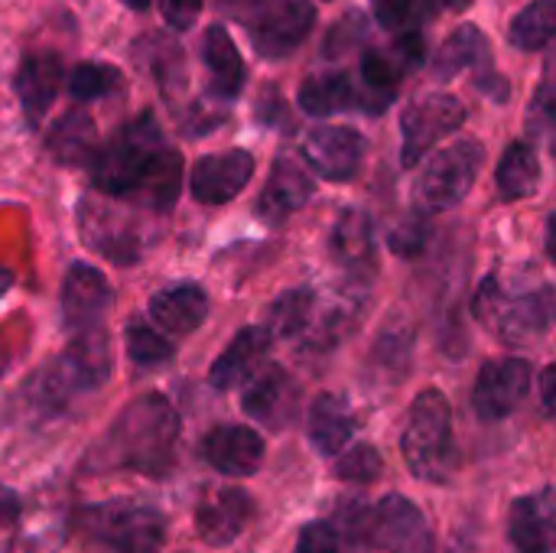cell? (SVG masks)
<instances>
[{
    "label": "cell",
    "instance_id": "cell-40",
    "mask_svg": "<svg viewBox=\"0 0 556 553\" xmlns=\"http://www.w3.org/2000/svg\"><path fill=\"white\" fill-rule=\"evenodd\" d=\"M427 238H430V231H427L424 218H407L388 235V248L401 257H417L427 248Z\"/></svg>",
    "mask_w": 556,
    "mask_h": 553
},
{
    "label": "cell",
    "instance_id": "cell-7",
    "mask_svg": "<svg viewBox=\"0 0 556 553\" xmlns=\"http://www.w3.org/2000/svg\"><path fill=\"white\" fill-rule=\"evenodd\" d=\"M111 349L104 329H85L75 332V339L65 345V352L55 359V365L39 378V401H49L59 407L65 398L91 394L111 378Z\"/></svg>",
    "mask_w": 556,
    "mask_h": 553
},
{
    "label": "cell",
    "instance_id": "cell-21",
    "mask_svg": "<svg viewBox=\"0 0 556 553\" xmlns=\"http://www.w3.org/2000/svg\"><path fill=\"white\" fill-rule=\"evenodd\" d=\"M13 88H16V98L23 104V114L26 121L36 127L46 111L52 108L59 88H62V55L52 52V49H36V52H26L16 75H13Z\"/></svg>",
    "mask_w": 556,
    "mask_h": 553
},
{
    "label": "cell",
    "instance_id": "cell-33",
    "mask_svg": "<svg viewBox=\"0 0 556 553\" xmlns=\"http://www.w3.org/2000/svg\"><path fill=\"white\" fill-rule=\"evenodd\" d=\"M316 319V293L309 287H290L270 303V336L296 339Z\"/></svg>",
    "mask_w": 556,
    "mask_h": 553
},
{
    "label": "cell",
    "instance_id": "cell-46",
    "mask_svg": "<svg viewBox=\"0 0 556 553\" xmlns=\"http://www.w3.org/2000/svg\"><path fill=\"white\" fill-rule=\"evenodd\" d=\"M424 3H427V10H433V13H440V10H453V13H456V10H466L472 0H424Z\"/></svg>",
    "mask_w": 556,
    "mask_h": 553
},
{
    "label": "cell",
    "instance_id": "cell-48",
    "mask_svg": "<svg viewBox=\"0 0 556 553\" xmlns=\"http://www.w3.org/2000/svg\"><path fill=\"white\" fill-rule=\"evenodd\" d=\"M124 7H130V10H137V13H143V10L150 7V0H124Z\"/></svg>",
    "mask_w": 556,
    "mask_h": 553
},
{
    "label": "cell",
    "instance_id": "cell-12",
    "mask_svg": "<svg viewBox=\"0 0 556 553\" xmlns=\"http://www.w3.org/2000/svg\"><path fill=\"white\" fill-rule=\"evenodd\" d=\"M300 108L309 117H332L345 111H365V114H384L394 101L371 95L365 85H358L349 72H319L309 75L296 95Z\"/></svg>",
    "mask_w": 556,
    "mask_h": 553
},
{
    "label": "cell",
    "instance_id": "cell-18",
    "mask_svg": "<svg viewBox=\"0 0 556 553\" xmlns=\"http://www.w3.org/2000/svg\"><path fill=\"white\" fill-rule=\"evenodd\" d=\"M205 463L231 479H248L264 463V440L244 424H222L202 443Z\"/></svg>",
    "mask_w": 556,
    "mask_h": 553
},
{
    "label": "cell",
    "instance_id": "cell-22",
    "mask_svg": "<svg viewBox=\"0 0 556 553\" xmlns=\"http://www.w3.org/2000/svg\"><path fill=\"white\" fill-rule=\"evenodd\" d=\"M78 225H81V241L91 244L98 254L117 261V264H134L143 254L140 231L130 225V218L114 215L111 209H104L98 202H85L81 205Z\"/></svg>",
    "mask_w": 556,
    "mask_h": 553
},
{
    "label": "cell",
    "instance_id": "cell-24",
    "mask_svg": "<svg viewBox=\"0 0 556 553\" xmlns=\"http://www.w3.org/2000/svg\"><path fill=\"white\" fill-rule=\"evenodd\" d=\"M150 319L163 336H189L208 319V293L199 284H173L150 297Z\"/></svg>",
    "mask_w": 556,
    "mask_h": 553
},
{
    "label": "cell",
    "instance_id": "cell-32",
    "mask_svg": "<svg viewBox=\"0 0 556 553\" xmlns=\"http://www.w3.org/2000/svg\"><path fill=\"white\" fill-rule=\"evenodd\" d=\"M179 189H182V156H179V150L166 147L156 156V163H153L147 183L140 186L137 199L153 212H169L179 199Z\"/></svg>",
    "mask_w": 556,
    "mask_h": 553
},
{
    "label": "cell",
    "instance_id": "cell-16",
    "mask_svg": "<svg viewBox=\"0 0 556 553\" xmlns=\"http://www.w3.org/2000/svg\"><path fill=\"white\" fill-rule=\"evenodd\" d=\"M251 176H254V156L248 150L208 153L192 163L189 192L202 205H225L244 192Z\"/></svg>",
    "mask_w": 556,
    "mask_h": 553
},
{
    "label": "cell",
    "instance_id": "cell-17",
    "mask_svg": "<svg viewBox=\"0 0 556 553\" xmlns=\"http://www.w3.org/2000/svg\"><path fill=\"white\" fill-rule=\"evenodd\" d=\"M296 407H300V388L290 378V372L280 365H270L261 375H254L241 398V411L267 430L290 427V420L296 417Z\"/></svg>",
    "mask_w": 556,
    "mask_h": 553
},
{
    "label": "cell",
    "instance_id": "cell-43",
    "mask_svg": "<svg viewBox=\"0 0 556 553\" xmlns=\"http://www.w3.org/2000/svg\"><path fill=\"white\" fill-rule=\"evenodd\" d=\"M554 95H551V78H544V85H541V91H538V101H534V108H531V124L534 127H541L544 134L551 130V124H554Z\"/></svg>",
    "mask_w": 556,
    "mask_h": 553
},
{
    "label": "cell",
    "instance_id": "cell-38",
    "mask_svg": "<svg viewBox=\"0 0 556 553\" xmlns=\"http://www.w3.org/2000/svg\"><path fill=\"white\" fill-rule=\"evenodd\" d=\"M371 10L388 33L404 36L420 29V0H371Z\"/></svg>",
    "mask_w": 556,
    "mask_h": 553
},
{
    "label": "cell",
    "instance_id": "cell-31",
    "mask_svg": "<svg viewBox=\"0 0 556 553\" xmlns=\"http://www.w3.org/2000/svg\"><path fill=\"white\" fill-rule=\"evenodd\" d=\"M49 153L55 156V163H65V166H78V163H91L98 143H94V121L88 111L81 108H72L49 134L46 140Z\"/></svg>",
    "mask_w": 556,
    "mask_h": 553
},
{
    "label": "cell",
    "instance_id": "cell-26",
    "mask_svg": "<svg viewBox=\"0 0 556 553\" xmlns=\"http://www.w3.org/2000/svg\"><path fill=\"white\" fill-rule=\"evenodd\" d=\"M202 62L208 68V91H212V98L235 101L241 95V88H244V59H241L231 33L222 23L205 29Z\"/></svg>",
    "mask_w": 556,
    "mask_h": 553
},
{
    "label": "cell",
    "instance_id": "cell-1",
    "mask_svg": "<svg viewBox=\"0 0 556 553\" xmlns=\"http://www.w3.org/2000/svg\"><path fill=\"white\" fill-rule=\"evenodd\" d=\"M179 414L166 394L150 391L134 398L108 427L91 453L94 469H127L150 479H163L176 466Z\"/></svg>",
    "mask_w": 556,
    "mask_h": 553
},
{
    "label": "cell",
    "instance_id": "cell-23",
    "mask_svg": "<svg viewBox=\"0 0 556 553\" xmlns=\"http://www.w3.org/2000/svg\"><path fill=\"white\" fill-rule=\"evenodd\" d=\"M313 199V179L303 169V163H296L293 156H277L261 199H257V215L267 225H283L287 218H293L306 202Z\"/></svg>",
    "mask_w": 556,
    "mask_h": 553
},
{
    "label": "cell",
    "instance_id": "cell-8",
    "mask_svg": "<svg viewBox=\"0 0 556 553\" xmlns=\"http://www.w3.org/2000/svg\"><path fill=\"white\" fill-rule=\"evenodd\" d=\"M241 23L248 26L257 55L287 59L313 33L316 7L313 0H251Z\"/></svg>",
    "mask_w": 556,
    "mask_h": 553
},
{
    "label": "cell",
    "instance_id": "cell-13",
    "mask_svg": "<svg viewBox=\"0 0 556 553\" xmlns=\"http://www.w3.org/2000/svg\"><path fill=\"white\" fill-rule=\"evenodd\" d=\"M303 160L316 176L329 183H349L365 163V137L345 124H323L306 134Z\"/></svg>",
    "mask_w": 556,
    "mask_h": 553
},
{
    "label": "cell",
    "instance_id": "cell-5",
    "mask_svg": "<svg viewBox=\"0 0 556 553\" xmlns=\"http://www.w3.org/2000/svg\"><path fill=\"white\" fill-rule=\"evenodd\" d=\"M78 531L114 553H160L166 541V518L140 502L114 499L78 512Z\"/></svg>",
    "mask_w": 556,
    "mask_h": 553
},
{
    "label": "cell",
    "instance_id": "cell-6",
    "mask_svg": "<svg viewBox=\"0 0 556 553\" xmlns=\"http://www.w3.org/2000/svg\"><path fill=\"white\" fill-rule=\"evenodd\" d=\"M482 160H485V150L479 140H456V143L443 147L440 153H433L414 183L417 215H440V212L459 205L469 196V189L476 186Z\"/></svg>",
    "mask_w": 556,
    "mask_h": 553
},
{
    "label": "cell",
    "instance_id": "cell-25",
    "mask_svg": "<svg viewBox=\"0 0 556 553\" xmlns=\"http://www.w3.org/2000/svg\"><path fill=\"white\" fill-rule=\"evenodd\" d=\"M355 411L342 394H319L306 417L309 443L319 456H339L355 437Z\"/></svg>",
    "mask_w": 556,
    "mask_h": 553
},
{
    "label": "cell",
    "instance_id": "cell-29",
    "mask_svg": "<svg viewBox=\"0 0 556 553\" xmlns=\"http://www.w3.org/2000/svg\"><path fill=\"white\" fill-rule=\"evenodd\" d=\"M466 68H476V75L492 72V42L472 23L456 26L446 36V42L440 46L437 59H433V75L437 78H453V75H459Z\"/></svg>",
    "mask_w": 556,
    "mask_h": 553
},
{
    "label": "cell",
    "instance_id": "cell-28",
    "mask_svg": "<svg viewBox=\"0 0 556 553\" xmlns=\"http://www.w3.org/2000/svg\"><path fill=\"white\" fill-rule=\"evenodd\" d=\"M329 251L336 257L339 267H345L349 274H362L368 277L375 267V228L368 212L362 209H345L332 228L329 238Z\"/></svg>",
    "mask_w": 556,
    "mask_h": 553
},
{
    "label": "cell",
    "instance_id": "cell-44",
    "mask_svg": "<svg viewBox=\"0 0 556 553\" xmlns=\"http://www.w3.org/2000/svg\"><path fill=\"white\" fill-rule=\"evenodd\" d=\"M20 495L13 492V489H7V486H0V528H7V525H13L16 518H20Z\"/></svg>",
    "mask_w": 556,
    "mask_h": 553
},
{
    "label": "cell",
    "instance_id": "cell-45",
    "mask_svg": "<svg viewBox=\"0 0 556 553\" xmlns=\"http://www.w3.org/2000/svg\"><path fill=\"white\" fill-rule=\"evenodd\" d=\"M554 381H556V365H547L541 372V401H544V411L554 414Z\"/></svg>",
    "mask_w": 556,
    "mask_h": 553
},
{
    "label": "cell",
    "instance_id": "cell-27",
    "mask_svg": "<svg viewBox=\"0 0 556 553\" xmlns=\"http://www.w3.org/2000/svg\"><path fill=\"white\" fill-rule=\"evenodd\" d=\"M508 538L521 553L554 551V499L551 492L521 495L508 515Z\"/></svg>",
    "mask_w": 556,
    "mask_h": 553
},
{
    "label": "cell",
    "instance_id": "cell-15",
    "mask_svg": "<svg viewBox=\"0 0 556 553\" xmlns=\"http://www.w3.org/2000/svg\"><path fill=\"white\" fill-rule=\"evenodd\" d=\"M427 62V42L420 36V29L397 36L388 49H365L362 52V85L378 95L394 101L397 98V85Z\"/></svg>",
    "mask_w": 556,
    "mask_h": 553
},
{
    "label": "cell",
    "instance_id": "cell-36",
    "mask_svg": "<svg viewBox=\"0 0 556 553\" xmlns=\"http://www.w3.org/2000/svg\"><path fill=\"white\" fill-rule=\"evenodd\" d=\"M121 85V72L104 62H81L68 75V95L75 101H98Z\"/></svg>",
    "mask_w": 556,
    "mask_h": 553
},
{
    "label": "cell",
    "instance_id": "cell-4",
    "mask_svg": "<svg viewBox=\"0 0 556 553\" xmlns=\"http://www.w3.org/2000/svg\"><path fill=\"white\" fill-rule=\"evenodd\" d=\"M472 310L485 329H492L508 345H528L547 336L554 323V290L541 284L538 290L508 293L498 277H489L472 300Z\"/></svg>",
    "mask_w": 556,
    "mask_h": 553
},
{
    "label": "cell",
    "instance_id": "cell-2",
    "mask_svg": "<svg viewBox=\"0 0 556 553\" xmlns=\"http://www.w3.org/2000/svg\"><path fill=\"white\" fill-rule=\"evenodd\" d=\"M166 150L163 130L153 111H143L130 124H124L104 147L91 156V186L114 199H137L140 186L147 183L156 156Z\"/></svg>",
    "mask_w": 556,
    "mask_h": 553
},
{
    "label": "cell",
    "instance_id": "cell-47",
    "mask_svg": "<svg viewBox=\"0 0 556 553\" xmlns=\"http://www.w3.org/2000/svg\"><path fill=\"white\" fill-rule=\"evenodd\" d=\"M10 284H13V274H10L7 267H0V297L10 290Z\"/></svg>",
    "mask_w": 556,
    "mask_h": 553
},
{
    "label": "cell",
    "instance_id": "cell-3",
    "mask_svg": "<svg viewBox=\"0 0 556 553\" xmlns=\"http://www.w3.org/2000/svg\"><path fill=\"white\" fill-rule=\"evenodd\" d=\"M401 450L410 473L424 482H450L456 473V433L453 411L440 388H427L417 394L407 414V427L401 433Z\"/></svg>",
    "mask_w": 556,
    "mask_h": 553
},
{
    "label": "cell",
    "instance_id": "cell-39",
    "mask_svg": "<svg viewBox=\"0 0 556 553\" xmlns=\"http://www.w3.org/2000/svg\"><path fill=\"white\" fill-rule=\"evenodd\" d=\"M365 39H368V20L362 13H345L326 36V55H345Z\"/></svg>",
    "mask_w": 556,
    "mask_h": 553
},
{
    "label": "cell",
    "instance_id": "cell-42",
    "mask_svg": "<svg viewBox=\"0 0 556 553\" xmlns=\"http://www.w3.org/2000/svg\"><path fill=\"white\" fill-rule=\"evenodd\" d=\"M160 10L176 33H186L195 26V20L202 13V0H160Z\"/></svg>",
    "mask_w": 556,
    "mask_h": 553
},
{
    "label": "cell",
    "instance_id": "cell-9",
    "mask_svg": "<svg viewBox=\"0 0 556 553\" xmlns=\"http://www.w3.org/2000/svg\"><path fill=\"white\" fill-rule=\"evenodd\" d=\"M466 124V104L456 95L433 91L414 98L401 114V163L417 166L443 137Z\"/></svg>",
    "mask_w": 556,
    "mask_h": 553
},
{
    "label": "cell",
    "instance_id": "cell-30",
    "mask_svg": "<svg viewBox=\"0 0 556 553\" xmlns=\"http://www.w3.org/2000/svg\"><path fill=\"white\" fill-rule=\"evenodd\" d=\"M541 186V156L528 140H515L498 160V192L505 202H521Z\"/></svg>",
    "mask_w": 556,
    "mask_h": 553
},
{
    "label": "cell",
    "instance_id": "cell-10",
    "mask_svg": "<svg viewBox=\"0 0 556 553\" xmlns=\"http://www.w3.org/2000/svg\"><path fill=\"white\" fill-rule=\"evenodd\" d=\"M534 385V372L525 359H498L489 362L472 388V411L479 414V420L498 424L505 417H511L531 394Z\"/></svg>",
    "mask_w": 556,
    "mask_h": 553
},
{
    "label": "cell",
    "instance_id": "cell-37",
    "mask_svg": "<svg viewBox=\"0 0 556 553\" xmlns=\"http://www.w3.org/2000/svg\"><path fill=\"white\" fill-rule=\"evenodd\" d=\"M384 469V460L381 453L371 447V443H355V447H345L339 453V463H336V476L342 482H355V486H368L381 476Z\"/></svg>",
    "mask_w": 556,
    "mask_h": 553
},
{
    "label": "cell",
    "instance_id": "cell-19",
    "mask_svg": "<svg viewBox=\"0 0 556 553\" xmlns=\"http://www.w3.org/2000/svg\"><path fill=\"white\" fill-rule=\"evenodd\" d=\"M254 502L244 489L208 492L195 508V531L208 548H228L251 525Z\"/></svg>",
    "mask_w": 556,
    "mask_h": 553
},
{
    "label": "cell",
    "instance_id": "cell-20",
    "mask_svg": "<svg viewBox=\"0 0 556 553\" xmlns=\"http://www.w3.org/2000/svg\"><path fill=\"white\" fill-rule=\"evenodd\" d=\"M270 345H274V336L267 326H244L228 342V349L212 362L208 385L218 391H235V388L248 385L261 372V365L267 362Z\"/></svg>",
    "mask_w": 556,
    "mask_h": 553
},
{
    "label": "cell",
    "instance_id": "cell-14",
    "mask_svg": "<svg viewBox=\"0 0 556 553\" xmlns=\"http://www.w3.org/2000/svg\"><path fill=\"white\" fill-rule=\"evenodd\" d=\"M111 303H114V290H111L108 277L98 267L78 261V264H72L65 271L59 310H62V323H65L68 332L98 329V323H101V316L108 313Z\"/></svg>",
    "mask_w": 556,
    "mask_h": 553
},
{
    "label": "cell",
    "instance_id": "cell-34",
    "mask_svg": "<svg viewBox=\"0 0 556 553\" xmlns=\"http://www.w3.org/2000/svg\"><path fill=\"white\" fill-rule=\"evenodd\" d=\"M556 29V0H531L508 29V39L521 52H538L551 46Z\"/></svg>",
    "mask_w": 556,
    "mask_h": 553
},
{
    "label": "cell",
    "instance_id": "cell-35",
    "mask_svg": "<svg viewBox=\"0 0 556 553\" xmlns=\"http://www.w3.org/2000/svg\"><path fill=\"white\" fill-rule=\"evenodd\" d=\"M127 355L137 368H156V365H166L176 355V349L160 329H150L147 323L134 319L127 326Z\"/></svg>",
    "mask_w": 556,
    "mask_h": 553
},
{
    "label": "cell",
    "instance_id": "cell-11",
    "mask_svg": "<svg viewBox=\"0 0 556 553\" xmlns=\"http://www.w3.org/2000/svg\"><path fill=\"white\" fill-rule=\"evenodd\" d=\"M368 538L388 553H437V535L427 515L407 495H388L371 512Z\"/></svg>",
    "mask_w": 556,
    "mask_h": 553
},
{
    "label": "cell",
    "instance_id": "cell-41",
    "mask_svg": "<svg viewBox=\"0 0 556 553\" xmlns=\"http://www.w3.org/2000/svg\"><path fill=\"white\" fill-rule=\"evenodd\" d=\"M293 553H342L339 531H336L329 521H309V525L300 531Z\"/></svg>",
    "mask_w": 556,
    "mask_h": 553
}]
</instances>
